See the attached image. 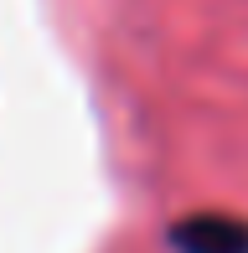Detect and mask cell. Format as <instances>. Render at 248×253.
Returning a JSON list of instances; mask_svg holds the SVG:
<instances>
[{"label": "cell", "mask_w": 248, "mask_h": 253, "mask_svg": "<svg viewBox=\"0 0 248 253\" xmlns=\"http://www.w3.org/2000/svg\"><path fill=\"white\" fill-rule=\"evenodd\" d=\"M171 248L176 253H248V227L222 212H197L171 227Z\"/></svg>", "instance_id": "1"}]
</instances>
